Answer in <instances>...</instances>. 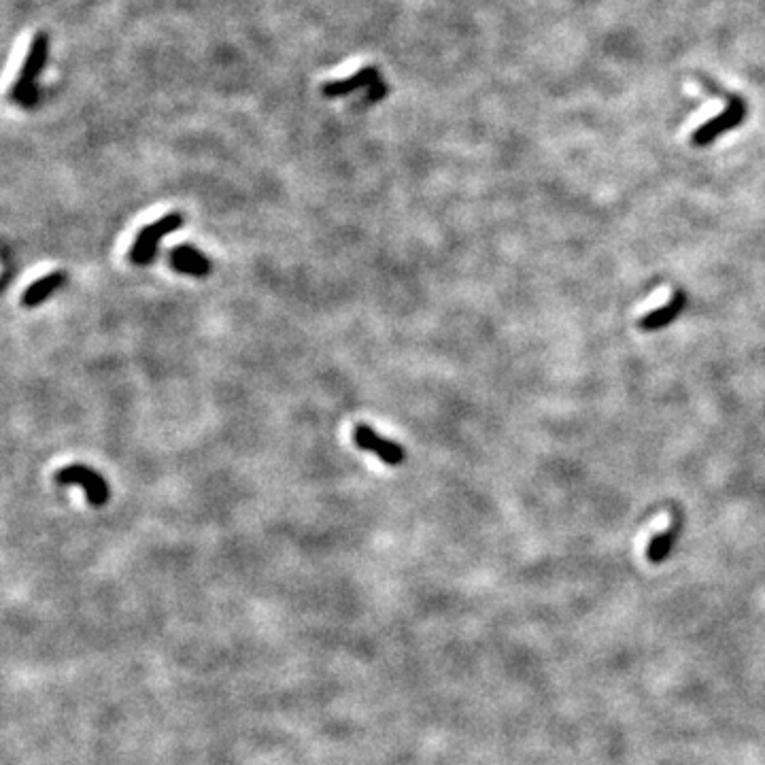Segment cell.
I'll list each match as a JSON object with an SVG mask.
<instances>
[{
    "label": "cell",
    "mask_w": 765,
    "mask_h": 765,
    "mask_svg": "<svg viewBox=\"0 0 765 765\" xmlns=\"http://www.w3.org/2000/svg\"><path fill=\"white\" fill-rule=\"evenodd\" d=\"M168 264L177 272H181V275H190V277H207L213 268L207 255L190 245H179L170 251Z\"/></svg>",
    "instance_id": "cell-5"
},
{
    "label": "cell",
    "mask_w": 765,
    "mask_h": 765,
    "mask_svg": "<svg viewBox=\"0 0 765 765\" xmlns=\"http://www.w3.org/2000/svg\"><path fill=\"white\" fill-rule=\"evenodd\" d=\"M353 442L357 449L374 453L381 457V462L387 466H400L404 462V449L398 445V442L389 440L381 434L374 432L370 425L366 423H357L353 428Z\"/></svg>",
    "instance_id": "cell-3"
},
{
    "label": "cell",
    "mask_w": 765,
    "mask_h": 765,
    "mask_svg": "<svg viewBox=\"0 0 765 765\" xmlns=\"http://www.w3.org/2000/svg\"><path fill=\"white\" fill-rule=\"evenodd\" d=\"M744 113H746V109H744V105H742V100H740V98H734V100L729 98V107H727V111H725L723 115H719L717 119H712V122H708L706 126H702L700 130H697V132L693 134V143H695V145H708L710 141L717 139V136H719L721 132L736 128V126L742 122Z\"/></svg>",
    "instance_id": "cell-4"
},
{
    "label": "cell",
    "mask_w": 765,
    "mask_h": 765,
    "mask_svg": "<svg viewBox=\"0 0 765 765\" xmlns=\"http://www.w3.org/2000/svg\"><path fill=\"white\" fill-rule=\"evenodd\" d=\"M64 283H66L64 270H54V272H49V275H45L43 279H39V281H34L32 285H28V289L22 294V304L26 306V309H34V306H39V304L45 302L49 296H54Z\"/></svg>",
    "instance_id": "cell-6"
},
{
    "label": "cell",
    "mask_w": 765,
    "mask_h": 765,
    "mask_svg": "<svg viewBox=\"0 0 765 765\" xmlns=\"http://www.w3.org/2000/svg\"><path fill=\"white\" fill-rule=\"evenodd\" d=\"M678 532H680V523L674 521L670 530L657 534V536L649 542V551H646V557H649L651 564H661V561L666 559V557L672 553V547H674Z\"/></svg>",
    "instance_id": "cell-8"
},
{
    "label": "cell",
    "mask_w": 765,
    "mask_h": 765,
    "mask_svg": "<svg viewBox=\"0 0 765 765\" xmlns=\"http://www.w3.org/2000/svg\"><path fill=\"white\" fill-rule=\"evenodd\" d=\"M683 306H685V296L680 294V292H676L670 304L661 306V309H657V311L649 313L646 317H642L640 319V328L642 330H659L663 326H668V323H672L680 315V311H683Z\"/></svg>",
    "instance_id": "cell-7"
},
{
    "label": "cell",
    "mask_w": 765,
    "mask_h": 765,
    "mask_svg": "<svg viewBox=\"0 0 765 765\" xmlns=\"http://www.w3.org/2000/svg\"><path fill=\"white\" fill-rule=\"evenodd\" d=\"M185 224V219L181 213H168L164 217H160L158 221H153V224L145 226L139 234H136L134 243L130 247V253L128 258L134 266H147L153 262V258H156V251H158V245L164 236L177 232L181 226Z\"/></svg>",
    "instance_id": "cell-1"
},
{
    "label": "cell",
    "mask_w": 765,
    "mask_h": 765,
    "mask_svg": "<svg viewBox=\"0 0 765 765\" xmlns=\"http://www.w3.org/2000/svg\"><path fill=\"white\" fill-rule=\"evenodd\" d=\"M56 481L60 485H79V487H83L85 498H88V502L92 506H105L109 502V485H107V481L102 479V476L96 470H92L88 466H81V464L66 466V468L58 470Z\"/></svg>",
    "instance_id": "cell-2"
}]
</instances>
